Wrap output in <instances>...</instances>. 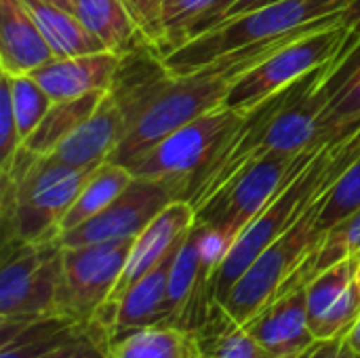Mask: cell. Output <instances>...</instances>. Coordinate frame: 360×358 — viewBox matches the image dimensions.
I'll use <instances>...</instances> for the list:
<instances>
[{"instance_id":"1","label":"cell","mask_w":360,"mask_h":358,"mask_svg":"<svg viewBox=\"0 0 360 358\" xmlns=\"http://www.w3.org/2000/svg\"><path fill=\"white\" fill-rule=\"evenodd\" d=\"M327 65L316 68L285 91L245 112L238 129L194 181L188 194L194 211L245 167L270 154H300L323 143L321 112L327 106V97L321 91V80Z\"/></svg>"},{"instance_id":"2","label":"cell","mask_w":360,"mask_h":358,"mask_svg":"<svg viewBox=\"0 0 360 358\" xmlns=\"http://www.w3.org/2000/svg\"><path fill=\"white\" fill-rule=\"evenodd\" d=\"M340 21V15L319 19L314 23H308L287 36L253 44L234 53H228L213 63L194 70L184 76H169L160 82V87L154 91L146 108L137 114L131 129L127 131L124 139L118 143V148L112 154V162L127 165L135 156L148 152L158 141H162L167 135H171L175 129L188 124L190 120L217 110L224 106L228 93L232 87L257 63H262L266 57L274 55L289 42L302 38L304 34H310L323 25Z\"/></svg>"},{"instance_id":"3","label":"cell","mask_w":360,"mask_h":358,"mask_svg":"<svg viewBox=\"0 0 360 358\" xmlns=\"http://www.w3.org/2000/svg\"><path fill=\"white\" fill-rule=\"evenodd\" d=\"M95 169H74L23 146L2 179V243H42L61 236V222Z\"/></svg>"},{"instance_id":"4","label":"cell","mask_w":360,"mask_h":358,"mask_svg":"<svg viewBox=\"0 0 360 358\" xmlns=\"http://www.w3.org/2000/svg\"><path fill=\"white\" fill-rule=\"evenodd\" d=\"M323 196L283 236H278L268 249H264L228 291L221 308L232 321H236L238 325H247L266 306L297 287V274L304 262L319 249L325 236L319 228Z\"/></svg>"},{"instance_id":"5","label":"cell","mask_w":360,"mask_h":358,"mask_svg":"<svg viewBox=\"0 0 360 358\" xmlns=\"http://www.w3.org/2000/svg\"><path fill=\"white\" fill-rule=\"evenodd\" d=\"M63 274L59 238L42 243H2L0 323L57 317Z\"/></svg>"},{"instance_id":"6","label":"cell","mask_w":360,"mask_h":358,"mask_svg":"<svg viewBox=\"0 0 360 358\" xmlns=\"http://www.w3.org/2000/svg\"><path fill=\"white\" fill-rule=\"evenodd\" d=\"M245 112L226 106L211 110L188 124L175 129L148 152L135 156L124 167L135 177H175L186 184V200L226 139L238 129Z\"/></svg>"},{"instance_id":"7","label":"cell","mask_w":360,"mask_h":358,"mask_svg":"<svg viewBox=\"0 0 360 358\" xmlns=\"http://www.w3.org/2000/svg\"><path fill=\"white\" fill-rule=\"evenodd\" d=\"M135 238L63 247L57 317L78 325L97 323L110 304Z\"/></svg>"},{"instance_id":"8","label":"cell","mask_w":360,"mask_h":358,"mask_svg":"<svg viewBox=\"0 0 360 358\" xmlns=\"http://www.w3.org/2000/svg\"><path fill=\"white\" fill-rule=\"evenodd\" d=\"M346 27L335 21L289 42L262 63L251 68L228 93L224 106L236 112H249L272 95L285 91L300 78L321 65L331 63L346 42Z\"/></svg>"},{"instance_id":"9","label":"cell","mask_w":360,"mask_h":358,"mask_svg":"<svg viewBox=\"0 0 360 358\" xmlns=\"http://www.w3.org/2000/svg\"><path fill=\"white\" fill-rule=\"evenodd\" d=\"M173 200H186V184L175 177H135L101 213L59 236L63 247L139 236Z\"/></svg>"},{"instance_id":"10","label":"cell","mask_w":360,"mask_h":358,"mask_svg":"<svg viewBox=\"0 0 360 358\" xmlns=\"http://www.w3.org/2000/svg\"><path fill=\"white\" fill-rule=\"evenodd\" d=\"M308 150L300 154H270L245 167L196 209V222L240 234L243 228L270 203Z\"/></svg>"},{"instance_id":"11","label":"cell","mask_w":360,"mask_h":358,"mask_svg":"<svg viewBox=\"0 0 360 358\" xmlns=\"http://www.w3.org/2000/svg\"><path fill=\"white\" fill-rule=\"evenodd\" d=\"M359 264L360 257L342 260L306 283L308 323L316 340L344 338L359 321Z\"/></svg>"},{"instance_id":"12","label":"cell","mask_w":360,"mask_h":358,"mask_svg":"<svg viewBox=\"0 0 360 358\" xmlns=\"http://www.w3.org/2000/svg\"><path fill=\"white\" fill-rule=\"evenodd\" d=\"M129 131V116L118 97L108 91L97 110L49 156L74 169H97L108 162Z\"/></svg>"},{"instance_id":"13","label":"cell","mask_w":360,"mask_h":358,"mask_svg":"<svg viewBox=\"0 0 360 358\" xmlns=\"http://www.w3.org/2000/svg\"><path fill=\"white\" fill-rule=\"evenodd\" d=\"M194 224L196 211L188 200H173L165 211H160L156 219L139 236H135L127 266L122 270V276L114 289L110 304H114L131 285H135L150 270H154L171 253H175Z\"/></svg>"},{"instance_id":"14","label":"cell","mask_w":360,"mask_h":358,"mask_svg":"<svg viewBox=\"0 0 360 358\" xmlns=\"http://www.w3.org/2000/svg\"><path fill=\"white\" fill-rule=\"evenodd\" d=\"M175 253H171L154 270L141 276L114 304H110L101 312L97 323L110 329L112 340L150 327H169L167 287Z\"/></svg>"},{"instance_id":"15","label":"cell","mask_w":360,"mask_h":358,"mask_svg":"<svg viewBox=\"0 0 360 358\" xmlns=\"http://www.w3.org/2000/svg\"><path fill=\"white\" fill-rule=\"evenodd\" d=\"M245 327L270 358H297L304 354L316 342L308 323L306 285L293 287L274 300Z\"/></svg>"},{"instance_id":"16","label":"cell","mask_w":360,"mask_h":358,"mask_svg":"<svg viewBox=\"0 0 360 358\" xmlns=\"http://www.w3.org/2000/svg\"><path fill=\"white\" fill-rule=\"evenodd\" d=\"M120 65V55L112 51H99L78 57H55L32 72V76L53 101H65L89 93L112 91Z\"/></svg>"},{"instance_id":"17","label":"cell","mask_w":360,"mask_h":358,"mask_svg":"<svg viewBox=\"0 0 360 358\" xmlns=\"http://www.w3.org/2000/svg\"><path fill=\"white\" fill-rule=\"evenodd\" d=\"M327 106L321 112V141L340 139L360 124V42L340 53L321 80Z\"/></svg>"},{"instance_id":"18","label":"cell","mask_w":360,"mask_h":358,"mask_svg":"<svg viewBox=\"0 0 360 358\" xmlns=\"http://www.w3.org/2000/svg\"><path fill=\"white\" fill-rule=\"evenodd\" d=\"M53 57L23 0H0V72L32 74Z\"/></svg>"},{"instance_id":"19","label":"cell","mask_w":360,"mask_h":358,"mask_svg":"<svg viewBox=\"0 0 360 358\" xmlns=\"http://www.w3.org/2000/svg\"><path fill=\"white\" fill-rule=\"evenodd\" d=\"M91 325H78L63 317L0 323V358H61L84 338Z\"/></svg>"},{"instance_id":"20","label":"cell","mask_w":360,"mask_h":358,"mask_svg":"<svg viewBox=\"0 0 360 358\" xmlns=\"http://www.w3.org/2000/svg\"><path fill=\"white\" fill-rule=\"evenodd\" d=\"M74 15L105 46V51L120 57L137 51H150L143 44L122 0H76Z\"/></svg>"},{"instance_id":"21","label":"cell","mask_w":360,"mask_h":358,"mask_svg":"<svg viewBox=\"0 0 360 358\" xmlns=\"http://www.w3.org/2000/svg\"><path fill=\"white\" fill-rule=\"evenodd\" d=\"M23 4L36 21L53 57L63 59L105 51V46L80 23L72 11L59 8L44 0H23Z\"/></svg>"},{"instance_id":"22","label":"cell","mask_w":360,"mask_h":358,"mask_svg":"<svg viewBox=\"0 0 360 358\" xmlns=\"http://www.w3.org/2000/svg\"><path fill=\"white\" fill-rule=\"evenodd\" d=\"M194 358H270L245 325L228 317L221 304H213L209 317L192 331Z\"/></svg>"},{"instance_id":"23","label":"cell","mask_w":360,"mask_h":358,"mask_svg":"<svg viewBox=\"0 0 360 358\" xmlns=\"http://www.w3.org/2000/svg\"><path fill=\"white\" fill-rule=\"evenodd\" d=\"M105 93H89L76 99L53 101L46 116L34 129V133L23 141V148L34 156H51L57 146L68 139L101 103Z\"/></svg>"},{"instance_id":"24","label":"cell","mask_w":360,"mask_h":358,"mask_svg":"<svg viewBox=\"0 0 360 358\" xmlns=\"http://www.w3.org/2000/svg\"><path fill=\"white\" fill-rule=\"evenodd\" d=\"M131 181H133V173L124 165L108 160L101 167H97L89 177V181L84 184V188L80 190V194L76 196L70 211L65 213L61 222V234L74 230L76 226L101 213L114 198H118L127 190Z\"/></svg>"},{"instance_id":"25","label":"cell","mask_w":360,"mask_h":358,"mask_svg":"<svg viewBox=\"0 0 360 358\" xmlns=\"http://www.w3.org/2000/svg\"><path fill=\"white\" fill-rule=\"evenodd\" d=\"M110 358H194L192 331L150 327L112 340Z\"/></svg>"},{"instance_id":"26","label":"cell","mask_w":360,"mask_h":358,"mask_svg":"<svg viewBox=\"0 0 360 358\" xmlns=\"http://www.w3.org/2000/svg\"><path fill=\"white\" fill-rule=\"evenodd\" d=\"M348 257H360V209L342 224L325 232L319 249L304 262L297 274V287L312 281L325 268Z\"/></svg>"},{"instance_id":"27","label":"cell","mask_w":360,"mask_h":358,"mask_svg":"<svg viewBox=\"0 0 360 358\" xmlns=\"http://www.w3.org/2000/svg\"><path fill=\"white\" fill-rule=\"evenodd\" d=\"M2 76L8 82L11 106H13L19 137H21V141H25L34 133V129L40 124V120L46 116L49 108L53 106V99L36 82V78L32 74H23V76L2 74Z\"/></svg>"},{"instance_id":"28","label":"cell","mask_w":360,"mask_h":358,"mask_svg":"<svg viewBox=\"0 0 360 358\" xmlns=\"http://www.w3.org/2000/svg\"><path fill=\"white\" fill-rule=\"evenodd\" d=\"M360 209V156L335 179L323 196L319 213V228L325 234Z\"/></svg>"},{"instance_id":"29","label":"cell","mask_w":360,"mask_h":358,"mask_svg":"<svg viewBox=\"0 0 360 358\" xmlns=\"http://www.w3.org/2000/svg\"><path fill=\"white\" fill-rule=\"evenodd\" d=\"M143 44L158 57L167 49L165 0H122Z\"/></svg>"},{"instance_id":"30","label":"cell","mask_w":360,"mask_h":358,"mask_svg":"<svg viewBox=\"0 0 360 358\" xmlns=\"http://www.w3.org/2000/svg\"><path fill=\"white\" fill-rule=\"evenodd\" d=\"M215 0H165V30H167V49L162 55L179 46L186 30L213 6ZM160 55V57H162Z\"/></svg>"},{"instance_id":"31","label":"cell","mask_w":360,"mask_h":358,"mask_svg":"<svg viewBox=\"0 0 360 358\" xmlns=\"http://www.w3.org/2000/svg\"><path fill=\"white\" fill-rule=\"evenodd\" d=\"M23 141L17 131L13 106H11V93L8 82L2 76L0 82V177H6L13 171V165L17 160V154L21 150Z\"/></svg>"},{"instance_id":"32","label":"cell","mask_w":360,"mask_h":358,"mask_svg":"<svg viewBox=\"0 0 360 358\" xmlns=\"http://www.w3.org/2000/svg\"><path fill=\"white\" fill-rule=\"evenodd\" d=\"M112 333L101 323H93L84 338L76 342L61 358H110Z\"/></svg>"},{"instance_id":"33","label":"cell","mask_w":360,"mask_h":358,"mask_svg":"<svg viewBox=\"0 0 360 358\" xmlns=\"http://www.w3.org/2000/svg\"><path fill=\"white\" fill-rule=\"evenodd\" d=\"M297 358H360L348 344L346 335L335 340H316L304 354Z\"/></svg>"},{"instance_id":"34","label":"cell","mask_w":360,"mask_h":358,"mask_svg":"<svg viewBox=\"0 0 360 358\" xmlns=\"http://www.w3.org/2000/svg\"><path fill=\"white\" fill-rule=\"evenodd\" d=\"M340 23L346 27L348 36H346V42L344 46L340 49V53L348 51L350 46L359 44L360 42V0H350L346 4V8L340 13ZM338 53V55H340Z\"/></svg>"},{"instance_id":"35","label":"cell","mask_w":360,"mask_h":358,"mask_svg":"<svg viewBox=\"0 0 360 358\" xmlns=\"http://www.w3.org/2000/svg\"><path fill=\"white\" fill-rule=\"evenodd\" d=\"M346 340H348V344H350V348L356 352L360 357V317L359 321L354 323V327L350 329V333L346 335Z\"/></svg>"},{"instance_id":"36","label":"cell","mask_w":360,"mask_h":358,"mask_svg":"<svg viewBox=\"0 0 360 358\" xmlns=\"http://www.w3.org/2000/svg\"><path fill=\"white\" fill-rule=\"evenodd\" d=\"M44 2L55 4V6L65 8V11H72V13H74V4H76V0H44Z\"/></svg>"},{"instance_id":"37","label":"cell","mask_w":360,"mask_h":358,"mask_svg":"<svg viewBox=\"0 0 360 358\" xmlns=\"http://www.w3.org/2000/svg\"><path fill=\"white\" fill-rule=\"evenodd\" d=\"M356 283H359V289H360V264H359V272H356Z\"/></svg>"}]
</instances>
